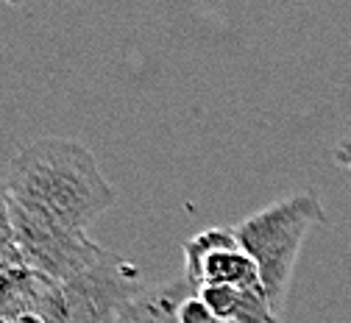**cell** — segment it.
I'll return each mask as SVG.
<instances>
[{
    "mask_svg": "<svg viewBox=\"0 0 351 323\" xmlns=\"http://www.w3.org/2000/svg\"><path fill=\"white\" fill-rule=\"evenodd\" d=\"M6 187L12 201L84 235L117 201L93 151L64 136L23 145L9 165Z\"/></svg>",
    "mask_w": 351,
    "mask_h": 323,
    "instance_id": "6da1fadb",
    "label": "cell"
},
{
    "mask_svg": "<svg viewBox=\"0 0 351 323\" xmlns=\"http://www.w3.org/2000/svg\"><path fill=\"white\" fill-rule=\"evenodd\" d=\"M326 223L324 204L315 193H295L268 204L234 226L245 254L256 262L259 282L276 315L285 309V298L293 282V270L306 235Z\"/></svg>",
    "mask_w": 351,
    "mask_h": 323,
    "instance_id": "7a4b0ae2",
    "label": "cell"
},
{
    "mask_svg": "<svg viewBox=\"0 0 351 323\" xmlns=\"http://www.w3.org/2000/svg\"><path fill=\"white\" fill-rule=\"evenodd\" d=\"M140 290L137 267L106 251L73 279L45 285L36 323H114L120 309Z\"/></svg>",
    "mask_w": 351,
    "mask_h": 323,
    "instance_id": "3957f363",
    "label": "cell"
},
{
    "mask_svg": "<svg viewBox=\"0 0 351 323\" xmlns=\"http://www.w3.org/2000/svg\"><path fill=\"white\" fill-rule=\"evenodd\" d=\"M12 220L17 232V246L23 262L51 282H67L90 265H95L109 248L98 246L90 235L39 215L17 201H12Z\"/></svg>",
    "mask_w": 351,
    "mask_h": 323,
    "instance_id": "277c9868",
    "label": "cell"
},
{
    "mask_svg": "<svg viewBox=\"0 0 351 323\" xmlns=\"http://www.w3.org/2000/svg\"><path fill=\"white\" fill-rule=\"evenodd\" d=\"M184 279L198 287L226 285L237 290H262L256 262L245 254L237 232L229 226H212L184 243Z\"/></svg>",
    "mask_w": 351,
    "mask_h": 323,
    "instance_id": "5b68a950",
    "label": "cell"
},
{
    "mask_svg": "<svg viewBox=\"0 0 351 323\" xmlns=\"http://www.w3.org/2000/svg\"><path fill=\"white\" fill-rule=\"evenodd\" d=\"M195 293L190 279H173L154 287H143L131 298L114 323H179V307Z\"/></svg>",
    "mask_w": 351,
    "mask_h": 323,
    "instance_id": "8992f818",
    "label": "cell"
},
{
    "mask_svg": "<svg viewBox=\"0 0 351 323\" xmlns=\"http://www.w3.org/2000/svg\"><path fill=\"white\" fill-rule=\"evenodd\" d=\"M17 265H25V262L17 246V232L12 220V195H9L6 181H0V276L9 273Z\"/></svg>",
    "mask_w": 351,
    "mask_h": 323,
    "instance_id": "52a82bcc",
    "label": "cell"
},
{
    "mask_svg": "<svg viewBox=\"0 0 351 323\" xmlns=\"http://www.w3.org/2000/svg\"><path fill=\"white\" fill-rule=\"evenodd\" d=\"M198 296H201V301L212 309V315H215L217 320H232V318H234V309H237V304H240L243 290L226 287V285H209V287H198Z\"/></svg>",
    "mask_w": 351,
    "mask_h": 323,
    "instance_id": "ba28073f",
    "label": "cell"
},
{
    "mask_svg": "<svg viewBox=\"0 0 351 323\" xmlns=\"http://www.w3.org/2000/svg\"><path fill=\"white\" fill-rule=\"evenodd\" d=\"M179 323H221L215 315H212V309L201 301V296H198V290L179 307Z\"/></svg>",
    "mask_w": 351,
    "mask_h": 323,
    "instance_id": "9c48e42d",
    "label": "cell"
},
{
    "mask_svg": "<svg viewBox=\"0 0 351 323\" xmlns=\"http://www.w3.org/2000/svg\"><path fill=\"white\" fill-rule=\"evenodd\" d=\"M335 162H337L343 170H351V136H346L343 143H337V148H335Z\"/></svg>",
    "mask_w": 351,
    "mask_h": 323,
    "instance_id": "30bf717a",
    "label": "cell"
},
{
    "mask_svg": "<svg viewBox=\"0 0 351 323\" xmlns=\"http://www.w3.org/2000/svg\"><path fill=\"white\" fill-rule=\"evenodd\" d=\"M346 178H348V187H351V170H346Z\"/></svg>",
    "mask_w": 351,
    "mask_h": 323,
    "instance_id": "8fae6325",
    "label": "cell"
},
{
    "mask_svg": "<svg viewBox=\"0 0 351 323\" xmlns=\"http://www.w3.org/2000/svg\"><path fill=\"white\" fill-rule=\"evenodd\" d=\"M271 323H279V318H274V320H271Z\"/></svg>",
    "mask_w": 351,
    "mask_h": 323,
    "instance_id": "7c38bea8",
    "label": "cell"
}]
</instances>
